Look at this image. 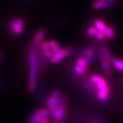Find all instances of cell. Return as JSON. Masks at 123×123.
I'll use <instances>...</instances> for the list:
<instances>
[{"label": "cell", "instance_id": "2", "mask_svg": "<svg viewBox=\"0 0 123 123\" xmlns=\"http://www.w3.org/2000/svg\"><path fill=\"white\" fill-rule=\"evenodd\" d=\"M88 79L92 84H95L98 99L103 103L106 102L110 93V88L106 80L98 74L90 75Z\"/></svg>", "mask_w": 123, "mask_h": 123}, {"label": "cell", "instance_id": "23", "mask_svg": "<svg viewBox=\"0 0 123 123\" xmlns=\"http://www.w3.org/2000/svg\"><path fill=\"white\" fill-rule=\"evenodd\" d=\"M61 48H61L59 45H58V46H56V47H53V48H51V50L53 54L55 55L56 54V53H58V52H59V51L61 50Z\"/></svg>", "mask_w": 123, "mask_h": 123}, {"label": "cell", "instance_id": "26", "mask_svg": "<svg viewBox=\"0 0 123 123\" xmlns=\"http://www.w3.org/2000/svg\"><path fill=\"white\" fill-rule=\"evenodd\" d=\"M0 85L3 87H6V86H7V84L5 82V80L2 79H0Z\"/></svg>", "mask_w": 123, "mask_h": 123}, {"label": "cell", "instance_id": "29", "mask_svg": "<svg viewBox=\"0 0 123 123\" xmlns=\"http://www.w3.org/2000/svg\"><path fill=\"white\" fill-rule=\"evenodd\" d=\"M3 60H4V57H3V54L0 52V64L3 62Z\"/></svg>", "mask_w": 123, "mask_h": 123}, {"label": "cell", "instance_id": "24", "mask_svg": "<svg viewBox=\"0 0 123 123\" xmlns=\"http://www.w3.org/2000/svg\"><path fill=\"white\" fill-rule=\"evenodd\" d=\"M49 44L50 48H53V47H56V46L59 45L58 43V42H56V41L54 40H49Z\"/></svg>", "mask_w": 123, "mask_h": 123}, {"label": "cell", "instance_id": "16", "mask_svg": "<svg viewBox=\"0 0 123 123\" xmlns=\"http://www.w3.org/2000/svg\"><path fill=\"white\" fill-rule=\"evenodd\" d=\"M98 30H97L94 26H89L87 27V30H86V35L89 37H94L96 33H98Z\"/></svg>", "mask_w": 123, "mask_h": 123}, {"label": "cell", "instance_id": "8", "mask_svg": "<svg viewBox=\"0 0 123 123\" xmlns=\"http://www.w3.org/2000/svg\"><path fill=\"white\" fill-rule=\"evenodd\" d=\"M109 5L108 0H94L92 3V6L94 9H101L106 8Z\"/></svg>", "mask_w": 123, "mask_h": 123}, {"label": "cell", "instance_id": "33", "mask_svg": "<svg viewBox=\"0 0 123 123\" xmlns=\"http://www.w3.org/2000/svg\"></svg>", "mask_w": 123, "mask_h": 123}, {"label": "cell", "instance_id": "28", "mask_svg": "<svg viewBox=\"0 0 123 123\" xmlns=\"http://www.w3.org/2000/svg\"><path fill=\"white\" fill-rule=\"evenodd\" d=\"M53 123H66L63 120H53Z\"/></svg>", "mask_w": 123, "mask_h": 123}, {"label": "cell", "instance_id": "17", "mask_svg": "<svg viewBox=\"0 0 123 123\" xmlns=\"http://www.w3.org/2000/svg\"><path fill=\"white\" fill-rule=\"evenodd\" d=\"M73 70L74 73L78 74V75H83L87 71V67H81V66L75 65L74 67Z\"/></svg>", "mask_w": 123, "mask_h": 123}, {"label": "cell", "instance_id": "32", "mask_svg": "<svg viewBox=\"0 0 123 123\" xmlns=\"http://www.w3.org/2000/svg\"><path fill=\"white\" fill-rule=\"evenodd\" d=\"M122 82H123V79H122Z\"/></svg>", "mask_w": 123, "mask_h": 123}, {"label": "cell", "instance_id": "25", "mask_svg": "<svg viewBox=\"0 0 123 123\" xmlns=\"http://www.w3.org/2000/svg\"><path fill=\"white\" fill-rule=\"evenodd\" d=\"M51 95H53V96L55 97H57L58 98L59 96H60V91L58 89H56V90H54L52 92V93L51 94Z\"/></svg>", "mask_w": 123, "mask_h": 123}, {"label": "cell", "instance_id": "22", "mask_svg": "<svg viewBox=\"0 0 123 123\" xmlns=\"http://www.w3.org/2000/svg\"><path fill=\"white\" fill-rule=\"evenodd\" d=\"M68 101V99L65 96H60L58 97L57 103L60 104H65V103Z\"/></svg>", "mask_w": 123, "mask_h": 123}, {"label": "cell", "instance_id": "10", "mask_svg": "<svg viewBox=\"0 0 123 123\" xmlns=\"http://www.w3.org/2000/svg\"><path fill=\"white\" fill-rule=\"evenodd\" d=\"M94 26L96 28V29L99 31L105 33V30L107 28V25H106L105 22H103L101 19H96L94 21Z\"/></svg>", "mask_w": 123, "mask_h": 123}, {"label": "cell", "instance_id": "14", "mask_svg": "<svg viewBox=\"0 0 123 123\" xmlns=\"http://www.w3.org/2000/svg\"><path fill=\"white\" fill-rule=\"evenodd\" d=\"M99 48H101V50L103 51V53L104 54V55H105L106 60H107L109 61V62H110L111 63V61L113 59V57H112L111 53L109 51V48L106 47V45H103V44L100 45Z\"/></svg>", "mask_w": 123, "mask_h": 123}, {"label": "cell", "instance_id": "4", "mask_svg": "<svg viewBox=\"0 0 123 123\" xmlns=\"http://www.w3.org/2000/svg\"><path fill=\"white\" fill-rule=\"evenodd\" d=\"M74 53V50L73 48L71 47H66V48H61V50L56 54L53 55V57L50 60L53 64H58L61 61L68 57L69 55Z\"/></svg>", "mask_w": 123, "mask_h": 123}, {"label": "cell", "instance_id": "5", "mask_svg": "<svg viewBox=\"0 0 123 123\" xmlns=\"http://www.w3.org/2000/svg\"><path fill=\"white\" fill-rule=\"evenodd\" d=\"M46 32V30L44 28H41L37 30L34 35L33 42L31 45H33L34 47H36V48H39L41 43L43 40L44 36H45Z\"/></svg>", "mask_w": 123, "mask_h": 123}, {"label": "cell", "instance_id": "3", "mask_svg": "<svg viewBox=\"0 0 123 123\" xmlns=\"http://www.w3.org/2000/svg\"><path fill=\"white\" fill-rule=\"evenodd\" d=\"M8 27L12 34L19 35L25 28V21L21 17L13 18L8 21Z\"/></svg>", "mask_w": 123, "mask_h": 123}, {"label": "cell", "instance_id": "11", "mask_svg": "<svg viewBox=\"0 0 123 123\" xmlns=\"http://www.w3.org/2000/svg\"><path fill=\"white\" fill-rule=\"evenodd\" d=\"M111 64L116 70L123 72V59L119 58H113L111 61Z\"/></svg>", "mask_w": 123, "mask_h": 123}, {"label": "cell", "instance_id": "19", "mask_svg": "<svg viewBox=\"0 0 123 123\" xmlns=\"http://www.w3.org/2000/svg\"><path fill=\"white\" fill-rule=\"evenodd\" d=\"M58 99L57 97L53 96V95H50L46 100V104L47 106L48 107L49 106H51L53 104H55L56 103H57L58 101Z\"/></svg>", "mask_w": 123, "mask_h": 123}, {"label": "cell", "instance_id": "18", "mask_svg": "<svg viewBox=\"0 0 123 123\" xmlns=\"http://www.w3.org/2000/svg\"><path fill=\"white\" fill-rule=\"evenodd\" d=\"M105 34L106 35V37L109 38V39H112L115 36V32H114L113 28L111 27H107L106 30L105 31Z\"/></svg>", "mask_w": 123, "mask_h": 123}, {"label": "cell", "instance_id": "31", "mask_svg": "<svg viewBox=\"0 0 123 123\" xmlns=\"http://www.w3.org/2000/svg\"><path fill=\"white\" fill-rule=\"evenodd\" d=\"M50 123V122H49V121L48 120V119L46 121H45L44 122V123Z\"/></svg>", "mask_w": 123, "mask_h": 123}, {"label": "cell", "instance_id": "15", "mask_svg": "<svg viewBox=\"0 0 123 123\" xmlns=\"http://www.w3.org/2000/svg\"><path fill=\"white\" fill-rule=\"evenodd\" d=\"M32 114L40 116H43V117H47V116H49V111L48 109H44V108L38 109H36V111H34V112L32 113Z\"/></svg>", "mask_w": 123, "mask_h": 123}, {"label": "cell", "instance_id": "7", "mask_svg": "<svg viewBox=\"0 0 123 123\" xmlns=\"http://www.w3.org/2000/svg\"><path fill=\"white\" fill-rule=\"evenodd\" d=\"M65 104H61L60 107L55 111L53 119V120H63V118L65 115Z\"/></svg>", "mask_w": 123, "mask_h": 123}, {"label": "cell", "instance_id": "27", "mask_svg": "<svg viewBox=\"0 0 123 123\" xmlns=\"http://www.w3.org/2000/svg\"><path fill=\"white\" fill-rule=\"evenodd\" d=\"M87 123H103L101 121L98 119H92V120H89Z\"/></svg>", "mask_w": 123, "mask_h": 123}, {"label": "cell", "instance_id": "6", "mask_svg": "<svg viewBox=\"0 0 123 123\" xmlns=\"http://www.w3.org/2000/svg\"><path fill=\"white\" fill-rule=\"evenodd\" d=\"M97 53L96 48L95 47H88V48L80 51L79 55H84L86 57L89 63H91L94 60L96 53Z\"/></svg>", "mask_w": 123, "mask_h": 123}, {"label": "cell", "instance_id": "9", "mask_svg": "<svg viewBox=\"0 0 123 123\" xmlns=\"http://www.w3.org/2000/svg\"><path fill=\"white\" fill-rule=\"evenodd\" d=\"M111 64V63L110 62H109V61L106 59L101 62V67L103 71H104L105 74L106 75H108V76L111 75V73H112Z\"/></svg>", "mask_w": 123, "mask_h": 123}, {"label": "cell", "instance_id": "21", "mask_svg": "<svg viewBox=\"0 0 123 123\" xmlns=\"http://www.w3.org/2000/svg\"><path fill=\"white\" fill-rule=\"evenodd\" d=\"M94 37L97 40H105L106 38L105 33H103V32H101V31H98V33H96V35Z\"/></svg>", "mask_w": 123, "mask_h": 123}, {"label": "cell", "instance_id": "30", "mask_svg": "<svg viewBox=\"0 0 123 123\" xmlns=\"http://www.w3.org/2000/svg\"><path fill=\"white\" fill-rule=\"evenodd\" d=\"M114 1H115V0H108V1L109 2V3H113V2H114Z\"/></svg>", "mask_w": 123, "mask_h": 123}, {"label": "cell", "instance_id": "12", "mask_svg": "<svg viewBox=\"0 0 123 123\" xmlns=\"http://www.w3.org/2000/svg\"><path fill=\"white\" fill-rule=\"evenodd\" d=\"M48 118L40 116L31 114L28 120V123H43L46 121Z\"/></svg>", "mask_w": 123, "mask_h": 123}, {"label": "cell", "instance_id": "20", "mask_svg": "<svg viewBox=\"0 0 123 123\" xmlns=\"http://www.w3.org/2000/svg\"><path fill=\"white\" fill-rule=\"evenodd\" d=\"M96 54H97V56H98V57L99 60L101 62L106 59V58H105V55H104V54H103V51H102V50H101V48H100L99 47L98 49L97 50Z\"/></svg>", "mask_w": 123, "mask_h": 123}, {"label": "cell", "instance_id": "1", "mask_svg": "<svg viewBox=\"0 0 123 123\" xmlns=\"http://www.w3.org/2000/svg\"><path fill=\"white\" fill-rule=\"evenodd\" d=\"M39 48H36L31 45L30 51L28 53V60L30 65V79L28 83V90L30 92H33L36 88L37 84V50Z\"/></svg>", "mask_w": 123, "mask_h": 123}, {"label": "cell", "instance_id": "13", "mask_svg": "<svg viewBox=\"0 0 123 123\" xmlns=\"http://www.w3.org/2000/svg\"><path fill=\"white\" fill-rule=\"evenodd\" d=\"M89 64V63L87 59L84 55H79L75 61V65L81 66V67H87Z\"/></svg>", "mask_w": 123, "mask_h": 123}]
</instances>
